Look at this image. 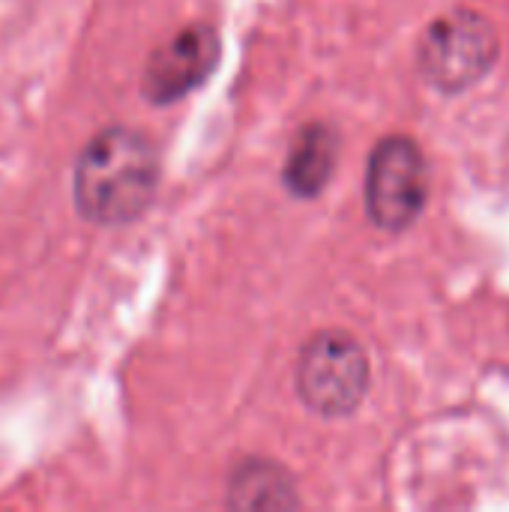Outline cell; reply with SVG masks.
<instances>
[{
	"mask_svg": "<svg viewBox=\"0 0 509 512\" xmlns=\"http://www.w3.org/2000/svg\"><path fill=\"white\" fill-rule=\"evenodd\" d=\"M495 57V27L471 9H453L435 18L420 42V69L444 93L474 87L492 69Z\"/></svg>",
	"mask_w": 509,
	"mask_h": 512,
	"instance_id": "cell-2",
	"label": "cell"
},
{
	"mask_svg": "<svg viewBox=\"0 0 509 512\" xmlns=\"http://www.w3.org/2000/svg\"><path fill=\"white\" fill-rule=\"evenodd\" d=\"M336 153H339V138L330 126H324V123L306 126L288 150L285 186L300 198L318 195L333 177Z\"/></svg>",
	"mask_w": 509,
	"mask_h": 512,
	"instance_id": "cell-6",
	"label": "cell"
},
{
	"mask_svg": "<svg viewBox=\"0 0 509 512\" xmlns=\"http://www.w3.org/2000/svg\"><path fill=\"white\" fill-rule=\"evenodd\" d=\"M159 186V153L153 141L129 126H108L87 141L75 162L72 198L93 225H129L153 201Z\"/></svg>",
	"mask_w": 509,
	"mask_h": 512,
	"instance_id": "cell-1",
	"label": "cell"
},
{
	"mask_svg": "<svg viewBox=\"0 0 509 512\" xmlns=\"http://www.w3.org/2000/svg\"><path fill=\"white\" fill-rule=\"evenodd\" d=\"M228 501L234 510H288L297 507L294 483L270 462H246L231 480Z\"/></svg>",
	"mask_w": 509,
	"mask_h": 512,
	"instance_id": "cell-7",
	"label": "cell"
},
{
	"mask_svg": "<svg viewBox=\"0 0 509 512\" xmlns=\"http://www.w3.org/2000/svg\"><path fill=\"white\" fill-rule=\"evenodd\" d=\"M297 390L321 417L351 414L369 390V360L363 345L342 330H327L309 339L297 366Z\"/></svg>",
	"mask_w": 509,
	"mask_h": 512,
	"instance_id": "cell-3",
	"label": "cell"
},
{
	"mask_svg": "<svg viewBox=\"0 0 509 512\" xmlns=\"http://www.w3.org/2000/svg\"><path fill=\"white\" fill-rule=\"evenodd\" d=\"M429 198V165L417 141L405 135L384 138L366 177L369 216L384 231H405L417 222Z\"/></svg>",
	"mask_w": 509,
	"mask_h": 512,
	"instance_id": "cell-4",
	"label": "cell"
},
{
	"mask_svg": "<svg viewBox=\"0 0 509 512\" xmlns=\"http://www.w3.org/2000/svg\"><path fill=\"white\" fill-rule=\"evenodd\" d=\"M219 39L207 24H192L162 42L144 66V96L156 105H168L192 93L216 66Z\"/></svg>",
	"mask_w": 509,
	"mask_h": 512,
	"instance_id": "cell-5",
	"label": "cell"
}]
</instances>
